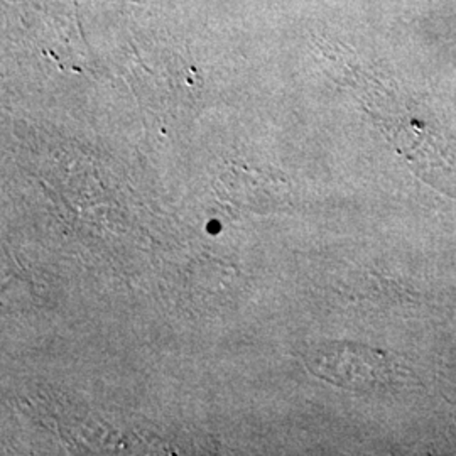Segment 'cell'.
Here are the masks:
<instances>
[{
  "label": "cell",
  "mask_w": 456,
  "mask_h": 456,
  "mask_svg": "<svg viewBox=\"0 0 456 456\" xmlns=\"http://www.w3.org/2000/svg\"><path fill=\"white\" fill-rule=\"evenodd\" d=\"M305 362L318 379L354 392H386L412 384L414 377L386 352L357 343H326Z\"/></svg>",
  "instance_id": "cell-1"
}]
</instances>
